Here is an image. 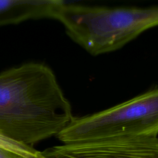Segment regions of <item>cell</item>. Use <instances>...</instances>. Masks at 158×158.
<instances>
[{
	"mask_svg": "<svg viewBox=\"0 0 158 158\" xmlns=\"http://www.w3.org/2000/svg\"><path fill=\"white\" fill-rule=\"evenodd\" d=\"M72 107L47 65L29 62L0 73V133L31 146L57 135Z\"/></svg>",
	"mask_w": 158,
	"mask_h": 158,
	"instance_id": "obj_1",
	"label": "cell"
},
{
	"mask_svg": "<svg viewBox=\"0 0 158 158\" xmlns=\"http://www.w3.org/2000/svg\"><path fill=\"white\" fill-rule=\"evenodd\" d=\"M53 19L68 36L91 55L117 50L144 31L158 25V6L108 7L60 1Z\"/></svg>",
	"mask_w": 158,
	"mask_h": 158,
	"instance_id": "obj_2",
	"label": "cell"
},
{
	"mask_svg": "<svg viewBox=\"0 0 158 158\" xmlns=\"http://www.w3.org/2000/svg\"><path fill=\"white\" fill-rule=\"evenodd\" d=\"M158 88L110 108L73 117L57 135L64 144L120 137H157Z\"/></svg>",
	"mask_w": 158,
	"mask_h": 158,
	"instance_id": "obj_3",
	"label": "cell"
},
{
	"mask_svg": "<svg viewBox=\"0 0 158 158\" xmlns=\"http://www.w3.org/2000/svg\"><path fill=\"white\" fill-rule=\"evenodd\" d=\"M42 153L46 158H158V137H120L63 144Z\"/></svg>",
	"mask_w": 158,
	"mask_h": 158,
	"instance_id": "obj_4",
	"label": "cell"
},
{
	"mask_svg": "<svg viewBox=\"0 0 158 158\" xmlns=\"http://www.w3.org/2000/svg\"><path fill=\"white\" fill-rule=\"evenodd\" d=\"M59 0H0V27L26 20L53 19Z\"/></svg>",
	"mask_w": 158,
	"mask_h": 158,
	"instance_id": "obj_5",
	"label": "cell"
},
{
	"mask_svg": "<svg viewBox=\"0 0 158 158\" xmlns=\"http://www.w3.org/2000/svg\"><path fill=\"white\" fill-rule=\"evenodd\" d=\"M0 148L12 152L23 158H46L42 152L31 146L18 142L0 133Z\"/></svg>",
	"mask_w": 158,
	"mask_h": 158,
	"instance_id": "obj_6",
	"label": "cell"
},
{
	"mask_svg": "<svg viewBox=\"0 0 158 158\" xmlns=\"http://www.w3.org/2000/svg\"><path fill=\"white\" fill-rule=\"evenodd\" d=\"M0 158H23L21 156L0 148Z\"/></svg>",
	"mask_w": 158,
	"mask_h": 158,
	"instance_id": "obj_7",
	"label": "cell"
}]
</instances>
